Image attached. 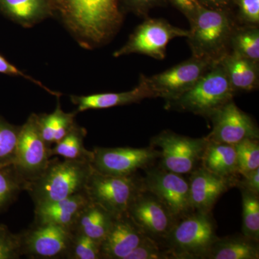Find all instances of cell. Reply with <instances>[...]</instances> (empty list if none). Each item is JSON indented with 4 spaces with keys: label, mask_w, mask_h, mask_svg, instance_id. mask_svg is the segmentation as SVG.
<instances>
[{
    "label": "cell",
    "mask_w": 259,
    "mask_h": 259,
    "mask_svg": "<svg viewBox=\"0 0 259 259\" xmlns=\"http://www.w3.org/2000/svg\"><path fill=\"white\" fill-rule=\"evenodd\" d=\"M142 177L112 176L93 169L85 192L91 202L99 204L115 218L127 214V209L143 190Z\"/></svg>",
    "instance_id": "obj_6"
},
{
    "label": "cell",
    "mask_w": 259,
    "mask_h": 259,
    "mask_svg": "<svg viewBox=\"0 0 259 259\" xmlns=\"http://www.w3.org/2000/svg\"><path fill=\"white\" fill-rule=\"evenodd\" d=\"M161 157L153 146L144 148L97 147L93 151L92 167L95 171L112 176H130L146 169Z\"/></svg>",
    "instance_id": "obj_11"
},
{
    "label": "cell",
    "mask_w": 259,
    "mask_h": 259,
    "mask_svg": "<svg viewBox=\"0 0 259 259\" xmlns=\"http://www.w3.org/2000/svg\"><path fill=\"white\" fill-rule=\"evenodd\" d=\"M200 166L218 176L231 180L240 178L235 145L207 141Z\"/></svg>",
    "instance_id": "obj_20"
},
{
    "label": "cell",
    "mask_w": 259,
    "mask_h": 259,
    "mask_svg": "<svg viewBox=\"0 0 259 259\" xmlns=\"http://www.w3.org/2000/svg\"><path fill=\"white\" fill-rule=\"evenodd\" d=\"M54 112L56 113V127L54 144H56L69 134L76 123L74 121L76 113H66L61 110L59 104Z\"/></svg>",
    "instance_id": "obj_35"
},
{
    "label": "cell",
    "mask_w": 259,
    "mask_h": 259,
    "mask_svg": "<svg viewBox=\"0 0 259 259\" xmlns=\"http://www.w3.org/2000/svg\"><path fill=\"white\" fill-rule=\"evenodd\" d=\"M127 8L140 16H147L150 10L166 5L167 0H125Z\"/></svg>",
    "instance_id": "obj_37"
},
{
    "label": "cell",
    "mask_w": 259,
    "mask_h": 259,
    "mask_svg": "<svg viewBox=\"0 0 259 259\" xmlns=\"http://www.w3.org/2000/svg\"><path fill=\"white\" fill-rule=\"evenodd\" d=\"M207 140L193 139L171 131H163L152 138L151 146L161 152L159 166L182 175H190L200 166Z\"/></svg>",
    "instance_id": "obj_7"
},
{
    "label": "cell",
    "mask_w": 259,
    "mask_h": 259,
    "mask_svg": "<svg viewBox=\"0 0 259 259\" xmlns=\"http://www.w3.org/2000/svg\"><path fill=\"white\" fill-rule=\"evenodd\" d=\"M101 258L100 243L84 235L73 233L72 242L67 259Z\"/></svg>",
    "instance_id": "obj_31"
},
{
    "label": "cell",
    "mask_w": 259,
    "mask_h": 259,
    "mask_svg": "<svg viewBox=\"0 0 259 259\" xmlns=\"http://www.w3.org/2000/svg\"><path fill=\"white\" fill-rule=\"evenodd\" d=\"M199 4L210 9L232 10L234 0H197Z\"/></svg>",
    "instance_id": "obj_41"
},
{
    "label": "cell",
    "mask_w": 259,
    "mask_h": 259,
    "mask_svg": "<svg viewBox=\"0 0 259 259\" xmlns=\"http://www.w3.org/2000/svg\"><path fill=\"white\" fill-rule=\"evenodd\" d=\"M142 184L144 190L157 197L176 221L194 212L190 183L184 175L152 166L146 168Z\"/></svg>",
    "instance_id": "obj_9"
},
{
    "label": "cell",
    "mask_w": 259,
    "mask_h": 259,
    "mask_svg": "<svg viewBox=\"0 0 259 259\" xmlns=\"http://www.w3.org/2000/svg\"><path fill=\"white\" fill-rule=\"evenodd\" d=\"M127 214L146 236L161 243L176 223L164 204L144 189L130 206Z\"/></svg>",
    "instance_id": "obj_14"
},
{
    "label": "cell",
    "mask_w": 259,
    "mask_h": 259,
    "mask_svg": "<svg viewBox=\"0 0 259 259\" xmlns=\"http://www.w3.org/2000/svg\"><path fill=\"white\" fill-rule=\"evenodd\" d=\"M187 37L192 56L217 63L231 52L236 21L232 10L200 6L190 21Z\"/></svg>",
    "instance_id": "obj_2"
},
{
    "label": "cell",
    "mask_w": 259,
    "mask_h": 259,
    "mask_svg": "<svg viewBox=\"0 0 259 259\" xmlns=\"http://www.w3.org/2000/svg\"><path fill=\"white\" fill-rule=\"evenodd\" d=\"M37 123L42 139L48 146L52 147L54 145V134L56 127V113L53 112L51 114L37 115Z\"/></svg>",
    "instance_id": "obj_36"
},
{
    "label": "cell",
    "mask_w": 259,
    "mask_h": 259,
    "mask_svg": "<svg viewBox=\"0 0 259 259\" xmlns=\"http://www.w3.org/2000/svg\"><path fill=\"white\" fill-rule=\"evenodd\" d=\"M0 8L12 20L24 26L40 21L52 10L51 0H0Z\"/></svg>",
    "instance_id": "obj_24"
},
{
    "label": "cell",
    "mask_w": 259,
    "mask_h": 259,
    "mask_svg": "<svg viewBox=\"0 0 259 259\" xmlns=\"http://www.w3.org/2000/svg\"><path fill=\"white\" fill-rule=\"evenodd\" d=\"M235 147L240 176H245L259 168L258 140H243L235 145Z\"/></svg>",
    "instance_id": "obj_30"
},
{
    "label": "cell",
    "mask_w": 259,
    "mask_h": 259,
    "mask_svg": "<svg viewBox=\"0 0 259 259\" xmlns=\"http://www.w3.org/2000/svg\"><path fill=\"white\" fill-rule=\"evenodd\" d=\"M20 128L0 118V167L14 164Z\"/></svg>",
    "instance_id": "obj_29"
},
{
    "label": "cell",
    "mask_w": 259,
    "mask_h": 259,
    "mask_svg": "<svg viewBox=\"0 0 259 259\" xmlns=\"http://www.w3.org/2000/svg\"><path fill=\"white\" fill-rule=\"evenodd\" d=\"M234 90L221 61L211 66L190 90L167 100V110L188 112L209 118L214 112L233 100Z\"/></svg>",
    "instance_id": "obj_4"
},
{
    "label": "cell",
    "mask_w": 259,
    "mask_h": 259,
    "mask_svg": "<svg viewBox=\"0 0 259 259\" xmlns=\"http://www.w3.org/2000/svg\"><path fill=\"white\" fill-rule=\"evenodd\" d=\"M20 235L23 255L35 259H67L73 238L71 230L59 225L33 223Z\"/></svg>",
    "instance_id": "obj_13"
},
{
    "label": "cell",
    "mask_w": 259,
    "mask_h": 259,
    "mask_svg": "<svg viewBox=\"0 0 259 259\" xmlns=\"http://www.w3.org/2000/svg\"><path fill=\"white\" fill-rule=\"evenodd\" d=\"M238 9V20L246 25L259 23V0H234Z\"/></svg>",
    "instance_id": "obj_34"
},
{
    "label": "cell",
    "mask_w": 259,
    "mask_h": 259,
    "mask_svg": "<svg viewBox=\"0 0 259 259\" xmlns=\"http://www.w3.org/2000/svg\"><path fill=\"white\" fill-rule=\"evenodd\" d=\"M90 202L86 192L67 198L35 206V224H56L71 230L82 209Z\"/></svg>",
    "instance_id": "obj_18"
},
{
    "label": "cell",
    "mask_w": 259,
    "mask_h": 259,
    "mask_svg": "<svg viewBox=\"0 0 259 259\" xmlns=\"http://www.w3.org/2000/svg\"><path fill=\"white\" fill-rule=\"evenodd\" d=\"M215 63L192 56L170 69L146 76L141 75L140 79L144 81L153 98L161 97L165 101L180 96L190 90Z\"/></svg>",
    "instance_id": "obj_10"
},
{
    "label": "cell",
    "mask_w": 259,
    "mask_h": 259,
    "mask_svg": "<svg viewBox=\"0 0 259 259\" xmlns=\"http://www.w3.org/2000/svg\"><path fill=\"white\" fill-rule=\"evenodd\" d=\"M235 93L256 90L259 82L258 63L228 53L221 61Z\"/></svg>",
    "instance_id": "obj_21"
},
{
    "label": "cell",
    "mask_w": 259,
    "mask_h": 259,
    "mask_svg": "<svg viewBox=\"0 0 259 259\" xmlns=\"http://www.w3.org/2000/svg\"><path fill=\"white\" fill-rule=\"evenodd\" d=\"M65 23L88 47L105 44L115 33L122 16L118 0H51Z\"/></svg>",
    "instance_id": "obj_1"
},
{
    "label": "cell",
    "mask_w": 259,
    "mask_h": 259,
    "mask_svg": "<svg viewBox=\"0 0 259 259\" xmlns=\"http://www.w3.org/2000/svg\"><path fill=\"white\" fill-rule=\"evenodd\" d=\"M242 196V233L259 241V195L240 189Z\"/></svg>",
    "instance_id": "obj_28"
},
{
    "label": "cell",
    "mask_w": 259,
    "mask_h": 259,
    "mask_svg": "<svg viewBox=\"0 0 259 259\" xmlns=\"http://www.w3.org/2000/svg\"><path fill=\"white\" fill-rule=\"evenodd\" d=\"M258 241L248 237L234 235L218 238L206 259H258Z\"/></svg>",
    "instance_id": "obj_23"
},
{
    "label": "cell",
    "mask_w": 259,
    "mask_h": 259,
    "mask_svg": "<svg viewBox=\"0 0 259 259\" xmlns=\"http://www.w3.org/2000/svg\"><path fill=\"white\" fill-rule=\"evenodd\" d=\"M177 8L180 13L188 19L189 22L197 13V10L202 6L197 0H167Z\"/></svg>",
    "instance_id": "obj_40"
},
{
    "label": "cell",
    "mask_w": 259,
    "mask_h": 259,
    "mask_svg": "<svg viewBox=\"0 0 259 259\" xmlns=\"http://www.w3.org/2000/svg\"><path fill=\"white\" fill-rule=\"evenodd\" d=\"M126 259H173V256L163 243L146 236Z\"/></svg>",
    "instance_id": "obj_32"
},
{
    "label": "cell",
    "mask_w": 259,
    "mask_h": 259,
    "mask_svg": "<svg viewBox=\"0 0 259 259\" xmlns=\"http://www.w3.org/2000/svg\"><path fill=\"white\" fill-rule=\"evenodd\" d=\"M93 171L89 161L51 158L42 175L29 182L25 191L35 206L56 202L84 191Z\"/></svg>",
    "instance_id": "obj_3"
},
{
    "label": "cell",
    "mask_w": 259,
    "mask_h": 259,
    "mask_svg": "<svg viewBox=\"0 0 259 259\" xmlns=\"http://www.w3.org/2000/svg\"><path fill=\"white\" fill-rule=\"evenodd\" d=\"M231 51L255 62L259 61V29L255 25L236 26L231 39Z\"/></svg>",
    "instance_id": "obj_26"
},
{
    "label": "cell",
    "mask_w": 259,
    "mask_h": 259,
    "mask_svg": "<svg viewBox=\"0 0 259 259\" xmlns=\"http://www.w3.org/2000/svg\"><path fill=\"white\" fill-rule=\"evenodd\" d=\"M147 98H153L144 81L140 79L139 84L127 92L118 93H102L88 96H71V102L77 107L76 112L88 110L107 109L138 103Z\"/></svg>",
    "instance_id": "obj_19"
},
{
    "label": "cell",
    "mask_w": 259,
    "mask_h": 259,
    "mask_svg": "<svg viewBox=\"0 0 259 259\" xmlns=\"http://www.w3.org/2000/svg\"><path fill=\"white\" fill-rule=\"evenodd\" d=\"M188 35L189 30L175 26L164 19L146 18L113 56L120 57L138 54L163 60L166 57V47L169 42L175 37H187Z\"/></svg>",
    "instance_id": "obj_8"
},
{
    "label": "cell",
    "mask_w": 259,
    "mask_h": 259,
    "mask_svg": "<svg viewBox=\"0 0 259 259\" xmlns=\"http://www.w3.org/2000/svg\"><path fill=\"white\" fill-rule=\"evenodd\" d=\"M218 238L212 213L194 211L176 221L163 244L173 259H206Z\"/></svg>",
    "instance_id": "obj_5"
},
{
    "label": "cell",
    "mask_w": 259,
    "mask_h": 259,
    "mask_svg": "<svg viewBox=\"0 0 259 259\" xmlns=\"http://www.w3.org/2000/svg\"><path fill=\"white\" fill-rule=\"evenodd\" d=\"M22 253L20 233L14 234L4 225H0V259L20 258Z\"/></svg>",
    "instance_id": "obj_33"
},
{
    "label": "cell",
    "mask_w": 259,
    "mask_h": 259,
    "mask_svg": "<svg viewBox=\"0 0 259 259\" xmlns=\"http://www.w3.org/2000/svg\"><path fill=\"white\" fill-rule=\"evenodd\" d=\"M115 218L101 206L90 201L80 212L71 231L84 235L101 244L111 229Z\"/></svg>",
    "instance_id": "obj_22"
},
{
    "label": "cell",
    "mask_w": 259,
    "mask_h": 259,
    "mask_svg": "<svg viewBox=\"0 0 259 259\" xmlns=\"http://www.w3.org/2000/svg\"><path fill=\"white\" fill-rule=\"evenodd\" d=\"M28 182L17 171L14 164L0 167V212L26 190Z\"/></svg>",
    "instance_id": "obj_27"
},
{
    "label": "cell",
    "mask_w": 259,
    "mask_h": 259,
    "mask_svg": "<svg viewBox=\"0 0 259 259\" xmlns=\"http://www.w3.org/2000/svg\"><path fill=\"white\" fill-rule=\"evenodd\" d=\"M86 134L84 128L75 123L69 134L57 144H54V147H51V158L54 156H59L65 159L84 160L91 162L93 151H88L83 145Z\"/></svg>",
    "instance_id": "obj_25"
},
{
    "label": "cell",
    "mask_w": 259,
    "mask_h": 259,
    "mask_svg": "<svg viewBox=\"0 0 259 259\" xmlns=\"http://www.w3.org/2000/svg\"><path fill=\"white\" fill-rule=\"evenodd\" d=\"M48 146L39 129L37 115L32 114L20 128L14 166L28 182L36 180L51 158Z\"/></svg>",
    "instance_id": "obj_12"
},
{
    "label": "cell",
    "mask_w": 259,
    "mask_h": 259,
    "mask_svg": "<svg viewBox=\"0 0 259 259\" xmlns=\"http://www.w3.org/2000/svg\"><path fill=\"white\" fill-rule=\"evenodd\" d=\"M209 119L212 130L205 137L207 141L236 145L243 140L259 139L258 126L233 100L214 112Z\"/></svg>",
    "instance_id": "obj_15"
},
{
    "label": "cell",
    "mask_w": 259,
    "mask_h": 259,
    "mask_svg": "<svg viewBox=\"0 0 259 259\" xmlns=\"http://www.w3.org/2000/svg\"><path fill=\"white\" fill-rule=\"evenodd\" d=\"M146 236L127 214L115 218L100 244L102 258L126 259Z\"/></svg>",
    "instance_id": "obj_17"
},
{
    "label": "cell",
    "mask_w": 259,
    "mask_h": 259,
    "mask_svg": "<svg viewBox=\"0 0 259 259\" xmlns=\"http://www.w3.org/2000/svg\"><path fill=\"white\" fill-rule=\"evenodd\" d=\"M190 195L194 211L212 212L218 199L231 187H236L238 180L218 176L199 166L190 174Z\"/></svg>",
    "instance_id": "obj_16"
},
{
    "label": "cell",
    "mask_w": 259,
    "mask_h": 259,
    "mask_svg": "<svg viewBox=\"0 0 259 259\" xmlns=\"http://www.w3.org/2000/svg\"><path fill=\"white\" fill-rule=\"evenodd\" d=\"M0 73H1V74L11 75V76H21V77L25 78V79L30 80L32 82L36 83V84L40 86V88L47 90V91L52 94V95H59L54 93V92L51 91L49 89L46 88L40 81H37V80L32 79V77L28 76V75L24 74L20 69L15 67L14 65L10 64L9 61L6 60V59H5V58L1 55H0Z\"/></svg>",
    "instance_id": "obj_38"
},
{
    "label": "cell",
    "mask_w": 259,
    "mask_h": 259,
    "mask_svg": "<svg viewBox=\"0 0 259 259\" xmlns=\"http://www.w3.org/2000/svg\"><path fill=\"white\" fill-rule=\"evenodd\" d=\"M236 187L259 195V168L245 176L240 177L237 181Z\"/></svg>",
    "instance_id": "obj_39"
}]
</instances>
